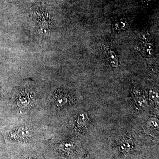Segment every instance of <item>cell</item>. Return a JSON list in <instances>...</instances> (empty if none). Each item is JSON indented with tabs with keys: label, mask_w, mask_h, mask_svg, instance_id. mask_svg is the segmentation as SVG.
Wrapping results in <instances>:
<instances>
[{
	"label": "cell",
	"mask_w": 159,
	"mask_h": 159,
	"mask_svg": "<svg viewBox=\"0 0 159 159\" xmlns=\"http://www.w3.org/2000/svg\"><path fill=\"white\" fill-rule=\"evenodd\" d=\"M74 149V145L72 143H63L57 146V149L60 152L65 153H70L72 152Z\"/></svg>",
	"instance_id": "4"
},
{
	"label": "cell",
	"mask_w": 159,
	"mask_h": 159,
	"mask_svg": "<svg viewBox=\"0 0 159 159\" xmlns=\"http://www.w3.org/2000/svg\"><path fill=\"white\" fill-rule=\"evenodd\" d=\"M30 102V98L28 96H21L18 98L17 100V105L19 107H24L29 104Z\"/></svg>",
	"instance_id": "8"
},
{
	"label": "cell",
	"mask_w": 159,
	"mask_h": 159,
	"mask_svg": "<svg viewBox=\"0 0 159 159\" xmlns=\"http://www.w3.org/2000/svg\"><path fill=\"white\" fill-rule=\"evenodd\" d=\"M102 51L109 65L113 68H117L119 62L115 53L109 47L105 46H102Z\"/></svg>",
	"instance_id": "1"
},
{
	"label": "cell",
	"mask_w": 159,
	"mask_h": 159,
	"mask_svg": "<svg viewBox=\"0 0 159 159\" xmlns=\"http://www.w3.org/2000/svg\"><path fill=\"white\" fill-rule=\"evenodd\" d=\"M31 135L30 129L26 127H23L15 130L11 134V138L13 140L23 141L30 138Z\"/></svg>",
	"instance_id": "2"
},
{
	"label": "cell",
	"mask_w": 159,
	"mask_h": 159,
	"mask_svg": "<svg viewBox=\"0 0 159 159\" xmlns=\"http://www.w3.org/2000/svg\"><path fill=\"white\" fill-rule=\"evenodd\" d=\"M150 126H152L153 128H158V121L155 119H151L150 122Z\"/></svg>",
	"instance_id": "11"
},
{
	"label": "cell",
	"mask_w": 159,
	"mask_h": 159,
	"mask_svg": "<svg viewBox=\"0 0 159 159\" xmlns=\"http://www.w3.org/2000/svg\"><path fill=\"white\" fill-rule=\"evenodd\" d=\"M149 96H150V99L152 101H153V102L156 103H158V93L157 91L153 90L150 91V92H149Z\"/></svg>",
	"instance_id": "10"
},
{
	"label": "cell",
	"mask_w": 159,
	"mask_h": 159,
	"mask_svg": "<svg viewBox=\"0 0 159 159\" xmlns=\"http://www.w3.org/2000/svg\"><path fill=\"white\" fill-rule=\"evenodd\" d=\"M143 51L146 56L151 57L154 52V46L151 43H146L143 47Z\"/></svg>",
	"instance_id": "7"
},
{
	"label": "cell",
	"mask_w": 159,
	"mask_h": 159,
	"mask_svg": "<svg viewBox=\"0 0 159 159\" xmlns=\"http://www.w3.org/2000/svg\"><path fill=\"white\" fill-rule=\"evenodd\" d=\"M23 159H39L36 156L34 155H27L25 156Z\"/></svg>",
	"instance_id": "12"
},
{
	"label": "cell",
	"mask_w": 159,
	"mask_h": 159,
	"mask_svg": "<svg viewBox=\"0 0 159 159\" xmlns=\"http://www.w3.org/2000/svg\"><path fill=\"white\" fill-rule=\"evenodd\" d=\"M133 99L139 108H143L147 105L146 100L143 94L138 90H134L133 92Z\"/></svg>",
	"instance_id": "3"
},
{
	"label": "cell",
	"mask_w": 159,
	"mask_h": 159,
	"mask_svg": "<svg viewBox=\"0 0 159 159\" xmlns=\"http://www.w3.org/2000/svg\"><path fill=\"white\" fill-rule=\"evenodd\" d=\"M126 20H121L118 21L117 23L115 24V28L116 30H120L121 29H125V27H126L127 23Z\"/></svg>",
	"instance_id": "9"
},
{
	"label": "cell",
	"mask_w": 159,
	"mask_h": 159,
	"mask_svg": "<svg viewBox=\"0 0 159 159\" xmlns=\"http://www.w3.org/2000/svg\"><path fill=\"white\" fill-rule=\"evenodd\" d=\"M69 102L68 97L64 94L59 95L58 96H56L55 102L56 105L58 107H62L66 105Z\"/></svg>",
	"instance_id": "5"
},
{
	"label": "cell",
	"mask_w": 159,
	"mask_h": 159,
	"mask_svg": "<svg viewBox=\"0 0 159 159\" xmlns=\"http://www.w3.org/2000/svg\"><path fill=\"white\" fill-rule=\"evenodd\" d=\"M133 143L132 140L129 139H124L120 144V149L122 151L126 152L132 148Z\"/></svg>",
	"instance_id": "6"
}]
</instances>
